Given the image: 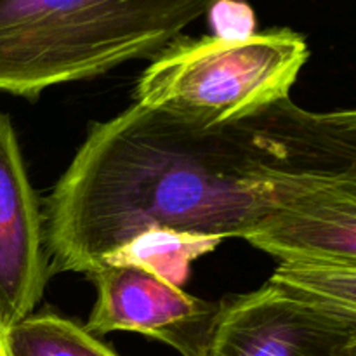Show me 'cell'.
I'll return each mask as SVG.
<instances>
[{
    "label": "cell",
    "mask_w": 356,
    "mask_h": 356,
    "mask_svg": "<svg viewBox=\"0 0 356 356\" xmlns=\"http://www.w3.org/2000/svg\"><path fill=\"white\" fill-rule=\"evenodd\" d=\"M270 282L316 305L356 312V266L282 263Z\"/></svg>",
    "instance_id": "cell-9"
},
{
    "label": "cell",
    "mask_w": 356,
    "mask_h": 356,
    "mask_svg": "<svg viewBox=\"0 0 356 356\" xmlns=\"http://www.w3.org/2000/svg\"><path fill=\"white\" fill-rule=\"evenodd\" d=\"M96 302L83 329L92 336L136 332L162 341L181 356H204L219 302L186 294L159 271L138 263H106L92 271Z\"/></svg>",
    "instance_id": "cell-5"
},
{
    "label": "cell",
    "mask_w": 356,
    "mask_h": 356,
    "mask_svg": "<svg viewBox=\"0 0 356 356\" xmlns=\"http://www.w3.org/2000/svg\"><path fill=\"white\" fill-rule=\"evenodd\" d=\"M218 245L211 240L191 238V236L176 235L169 232H152L139 236L127 247L115 252L106 263H138L159 271L170 282L181 287L188 273V264L200 254L209 252ZM101 264V266H103ZM99 266V268H101ZM97 268V270H99Z\"/></svg>",
    "instance_id": "cell-10"
},
{
    "label": "cell",
    "mask_w": 356,
    "mask_h": 356,
    "mask_svg": "<svg viewBox=\"0 0 356 356\" xmlns=\"http://www.w3.org/2000/svg\"><path fill=\"white\" fill-rule=\"evenodd\" d=\"M42 211L13 122L0 113V336L33 313L49 280Z\"/></svg>",
    "instance_id": "cell-6"
},
{
    "label": "cell",
    "mask_w": 356,
    "mask_h": 356,
    "mask_svg": "<svg viewBox=\"0 0 356 356\" xmlns=\"http://www.w3.org/2000/svg\"><path fill=\"white\" fill-rule=\"evenodd\" d=\"M356 179V111L291 97L205 125L132 104L89 125L42 207L49 278L96 271L152 232L247 240L278 212Z\"/></svg>",
    "instance_id": "cell-1"
},
{
    "label": "cell",
    "mask_w": 356,
    "mask_h": 356,
    "mask_svg": "<svg viewBox=\"0 0 356 356\" xmlns=\"http://www.w3.org/2000/svg\"><path fill=\"white\" fill-rule=\"evenodd\" d=\"M212 26L216 28V37L236 38L252 35L254 13L249 6L233 2H212L207 10Z\"/></svg>",
    "instance_id": "cell-11"
},
{
    "label": "cell",
    "mask_w": 356,
    "mask_h": 356,
    "mask_svg": "<svg viewBox=\"0 0 356 356\" xmlns=\"http://www.w3.org/2000/svg\"><path fill=\"white\" fill-rule=\"evenodd\" d=\"M6 356H118L79 323L52 312L31 313L2 334Z\"/></svg>",
    "instance_id": "cell-8"
},
{
    "label": "cell",
    "mask_w": 356,
    "mask_h": 356,
    "mask_svg": "<svg viewBox=\"0 0 356 356\" xmlns=\"http://www.w3.org/2000/svg\"><path fill=\"white\" fill-rule=\"evenodd\" d=\"M0 356H6V351H3V346H2V336H0Z\"/></svg>",
    "instance_id": "cell-12"
},
{
    "label": "cell",
    "mask_w": 356,
    "mask_h": 356,
    "mask_svg": "<svg viewBox=\"0 0 356 356\" xmlns=\"http://www.w3.org/2000/svg\"><path fill=\"white\" fill-rule=\"evenodd\" d=\"M247 242L282 263L356 266V179L325 188L278 212Z\"/></svg>",
    "instance_id": "cell-7"
},
{
    "label": "cell",
    "mask_w": 356,
    "mask_h": 356,
    "mask_svg": "<svg viewBox=\"0 0 356 356\" xmlns=\"http://www.w3.org/2000/svg\"><path fill=\"white\" fill-rule=\"evenodd\" d=\"M219 306L204 356H356V312L306 301L270 280Z\"/></svg>",
    "instance_id": "cell-4"
},
{
    "label": "cell",
    "mask_w": 356,
    "mask_h": 356,
    "mask_svg": "<svg viewBox=\"0 0 356 356\" xmlns=\"http://www.w3.org/2000/svg\"><path fill=\"white\" fill-rule=\"evenodd\" d=\"M205 0H0V92L35 101L162 52Z\"/></svg>",
    "instance_id": "cell-2"
},
{
    "label": "cell",
    "mask_w": 356,
    "mask_h": 356,
    "mask_svg": "<svg viewBox=\"0 0 356 356\" xmlns=\"http://www.w3.org/2000/svg\"><path fill=\"white\" fill-rule=\"evenodd\" d=\"M308 58L305 37L291 28L177 37L139 76L134 103L205 125L238 120L291 97Z\"/></svg>",
    "instance_id": "cell-3"
}]
</instances>
